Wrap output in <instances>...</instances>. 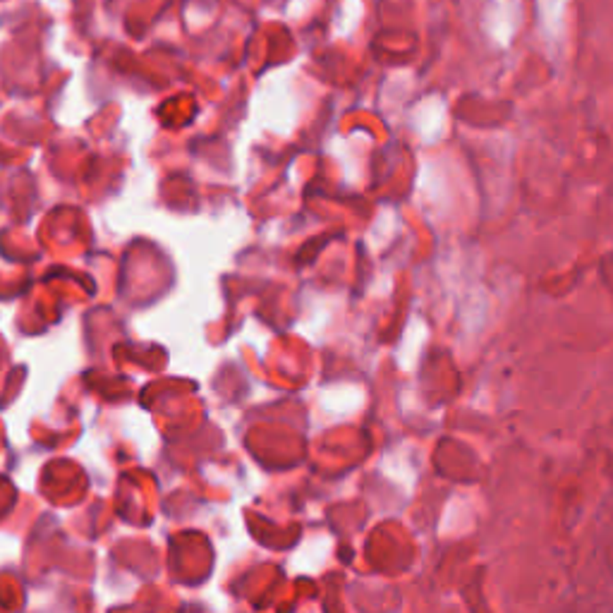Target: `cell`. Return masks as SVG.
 Here are the masks:
<instances>
[]
</instances>
